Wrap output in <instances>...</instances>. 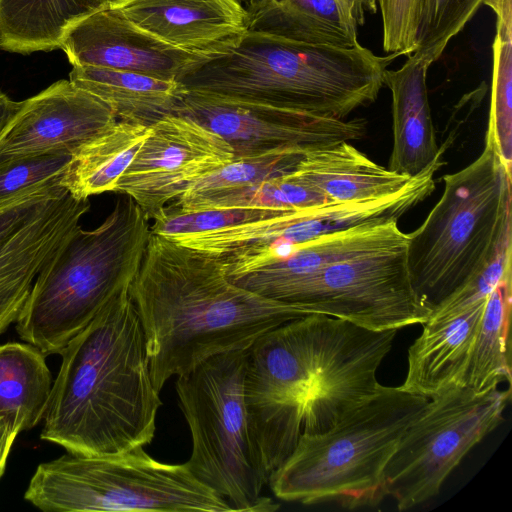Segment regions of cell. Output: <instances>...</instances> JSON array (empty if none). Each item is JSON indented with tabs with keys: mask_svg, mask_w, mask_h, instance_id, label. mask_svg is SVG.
I'll return each mask as SVG.
<instances>
[{
	"mask_svg": "<svg viewBox=\"0 0 512 512\" xmlns=\"http://www.w3.org/2000/svg\"><path fill=\"white\" fill-rule=\"evenodd\" d=\"M69 80L104 101L117 120L151 126L174 114L186 90L175 80L94 66H72Z\"/></svg>",
	"mask_w": 512,
	"mask_h": 512,
	"instance_id": "cell-22",
	"label": "cell"
},
{
	"mask_svg": "<svg viewBox=\"0 0 512 512\" xmlns=\"http://www.w3.org/2000/svg\"><path fill=\"white\" fill-rule=\"evenodd\" d=\"M150 127L114 192L130 196L155 220L194 182L230 163L234 151L221 136L185 116L169 114Z\"/></svg>",
	"mask_w": 512,
	"mask_h": 512,
	"instance_id": "cell-14",
	"label": "cell"
},
{
	"mask_svg": "<svg viewBox=\"0 0 512 512\" xmlns=\"http://www.w3.org/2000/svg\"><path fill=\"white\" fill-rule=\"evenodd\" d=\"M103 0H0V48L29 54L60 48L67 29Z\"/></svg>",
	"mask_w": 512,
	"mask_h": 512,
	"instance_id": "cell-25",
	"label": "cell"
},
{
	"mask_svg": "<svg viewBox=\"0 0 512 512\" xmlns=\"http://www.w3.org/2000/svg\"><path fill=\"white\" fill-rule=\"evenodd\" d=\"M512 227L502 237L485 267L466 285L437 307L426 322H435L457 316L485 300L497 284L512 270Z\"/></svg>",
	"mask_w": 512,
	"mask_h": 512,
	"instance_id": "cell-33",
	"label": "cell"
},
{
	"mask_svg": "<svg viewBox=\"0 0 512 512\" xmlns=\"http://www.w3.org/2000/svg\"><path fill=\"white\" fill-rule=\"evenodd\" d=\"M174 114L188 117L221 136L234 158L274 149L306 150L357 140L366 120L335 119L221 95L186 90Z\"/></svg>",
	"mask_w": 512,
	"mask_h": 512,
	"instance_id": "cell-13",
	"label": "cell"
},
{
	"mask_svg": "<svg viewBox=\"0 0 512 512\" xmlns=\"http://www.w3.org/2000/svg\"><path fill=\"white\" fill-rule=\"evenodd\" d=\"M510 398V386L481 393L462 386L429 399L384 467V496L392 497L398 510L436 496L467 453L504 421Z\"/></svg>",
	"mask_w": 512,
	"mask_h": 512,
	"instance_id": "cell-10",
	"label": "cell"
},
{
	"mask_svg": "<svg viewBox=\"0 0 512 512\" xmlns=\"http://www.w3.org/2000/svg\"><path fill=\"white\" fill-rule=\"evenodd\" d=\"M484 0H425L417 46L412 55L430 66L473 18Z\"/></svg>",
	"mask_w": 512,
	"mask_h": 512,
	"instance_id": "cell-32",
	"label": "cell"
},
{
	"mask_svg": "<svg viewBox=\"0 0 512 512\" xmlns=\"http://www.w3.org/2000/svg\"><path fill=\"white\" fill-rule=\"evenodd\" d=\"M512 270L488 295L474 338L465 385L481 393L512 381Z\"/></svg>",
	"mask_w": 512,
	"mask_h": 512,
	"instance_id": "cell-27",
	"label": "cell"
},
{
	"mask_svg": "<svg viewBox=\"0 0 512 512\" xmlns=\"http://www.w3.org/2000/svg\"><path fill=\"white\" fill-rule=\"evenodd\" d=\"M103 1H104V2H106V3H109V2H111L112 0H103Z\"/></svg>",
	"mask_w": 512,
	"mask_h": 512,
	"instance_id": "cell-40",
	"label": "cell"
},
{
	"mask_svg": "<svg viewBox=\"0 0 512 512\" xmlns=\"http://www.w3.org/2000/svg\"><path fill=\"white\" fill-rule=\"evenodd\" d=\"M273 300L376 331L422 325L431 314L412 288L406 247L332 263L285 287Z\"/></svg>",
	"mask_w": 512,
	"mask_h": 512,
	"instance_id": "cell-11",
	"label": "cell"
},
{
	"mask_svg": "<svg viewBox=\"0 0 512 512\" xmlns=\"http://www.w3.org/2000/svg\"><path fill=\"white\" fill-rule=\"evenodd\" d=\"M150 133V126L118 120L72 155L60 185L77 199L114 192Z\"/></svg>",
	"mask_w": 512,
	"mask_h": 512,
	"instance_id": "cell-24",
	"label": "cell"
},
{
	"mask_svg": "<svg viewBox=\"0 0 512 512\" xmlns=\"http://www.w3.org/2000/svg\"><path fill=\"white\" fill-rule=\"evenodd\" d=\"M350 13L358 26L365 23L367 14H375L378 10L377 0H338Z\"/></svg>",
	"mask_w": 512,
	"mask_h": 512,
	"instance_id": "cell-37",
	"label": "cell"
},
{
	"mask_svg": "<svg viewBox=\"0 0 512 512\" xmlns=\"http://www.w3.org/2000/svg\"><path fill=\"white\" fill-rule=\"evenodd\" d=\"M399 56L247 30L224 50L197 59L177 81L185 90L345 119L376 101Z\"/></svg>",
	"mask_w": 512,
	"mask_h": 512,
	"instance_id": "cell-4",
	"label": "cell"
},
{
	"mask_svg": "<svg viewBox=\"0 0 512 512\" xmlns=\"http://www.w3.org/2000/svg\"><path fill=\"white\" fill-rule=\"evenodd\" d=\"M243 6L250 11L253 9L261 0H239Z\"/></svg>",
	"mask_w": 512,
	"mask_h": 512,
	"instance_id": "cell-39",
	"label": "cell"
},
{
	"mask_svg": "<svg viewBox=\"0 0 512 512\" xmlns=\"http://www.w3.org/2000/svg\"><path fill=\"white\" fill-rule=\"evenodd\" d=\"M406 244L407 234L400 230L397 221L357 226L305 243L288 257L231 280L273 300L285 287L327 265L366 253L405 248Z\"/></svg>",
	"mask_w": 512,
	"mask_h": 512,
	"instance_id": "cell-18",
	"label": "cell"
},
{
	"mask_svg": "<svg viewBox=\"0 0 512 512\" xmlns=\"http://www.w3.org/2000/svg\"><path fill=\"white\" fill-rule=\"evenodd\" d=\"M88 199L60 184L0 202V335L16 322L39 272L80 226Z\"/></svg>",
	"mask_w": 512,
	"mask_h": 512,
	"instance_id": "cell-12",
	"label": "cell"
},
{
	"mask_svg": "<svg viewBox=\"0 0 512 512\" xmlns=\"http://www.w3.org/2000/svg\"><path fill=\"white\" fill-rule=\"evenodd\" d=\"M24 499L46 512H232L186 464L152 458L143 447L109 456L65 454L40 463Z\"/></svg>",
	"mask_w": 512,
	"mask_h": 512,
	"instance_id": "cell-9",
	"label": "cell"
},
{
	"mask_svg": "<svg viewBox=\"0 0 512 512\" xmlns=\"http://www.w3.org/2000/svg\"><path fill=\"white\" fill-rule=\"evenodd\" d=\"M330 201L324 194L297 178L293 172L225 193L201 204L196 210L215 208H260L299 210Z\"/></svg>",
	"mask_w": 512,
	"mask_h": 512,
	"instance_id": "cell-30",
	"label": "cell"
},
{
	"mask_svg": "<svg viewBox=\"0 0 512 512\" xmlns=\"http://www.w3.org/2000/svg\"><path fill=\"white\" fill-rule=\"evenodd\" d=\"M135 26L175 49L206 56L232 45L248 30L239 0H113Z\"/></svg>",
	"mask_w": 512,
	"mask_h": 512,
	"instance_id": "cell-17",
	"label": "cell"
},
{
	"mask_svg": "<svg viewBox=\"0 0 512 512\" xmlns=\"http://www.w3.org/2000/svg\"><path fill=\"white\" fill-rule=\"evenodd\" d=\"M308 150L297 147L274 149L233 160L194 182L175 207L194 211L201 204L225 193L274 177L292 173Z\"/></svg>",
	"mask_w": 512,
	"mask_h": 512,
	"instance_id": "cell-28",
	"label": "cell"
},
{
	"mask_svg": "<svg viewBox=\"0 0 512 512\" xmlns=\"http://www.w3.org/2000/svg\"><path fill=\"white\" fill-rule=\"evenodd\" d=\"M382 46L387 53L411 55L417 46L425 0H377Z\"/></svg>",
	"mask_w": 512,
	"mask_h": 512,
	"instance_id": "cell-35",
	"label": "cell"
},
{
	"mask_svg": "<svg viewBox=\"0 0 512 512\" xmlns=\"http://www.w3.org/2000/svg\"><path fill=\"white\" fill-rule=\"evenodd\" d=\"M429 399L400 386L379 385L334 426L302 434L269 477L275 496L303 504L333 501L353 509L377 505L382 475L400 436Z\"/></svg>",
	"mask_w": 512,
	"mask_h": 512,
	"instance_id": "cell-7",
	"label": "cell"
},
{
	"mask_svg": "<svg viewBox=\"0 0 512 512\" xmlns=\"http://www.w3.org/2000/svg\"><path fill=\"white\" fill-rule=\"evenodd\" d=\"M21 102L10 99L0 91V137L21 107Z\"/></svg>",
	"mask_w": 512,
	"mask_h": 512,
	"instance_id": "cell-38",
	"label": "cell"
},
{
	"mask_svg": "<svg viewBox=\"0 0 512 512\" xmlns=\"http://www.w3.org/2000/svg\"><path fill=\"white\" fill-rule=\"evenodd\" d=\"M71 154H48L18 159L0 166V202L48 185L60 184Z\"/></svg>",
	"mask_w": 512,
	"mask_h": 512,
	"instance_id": "cell-34",
	"label": "cell"
},
{
	"mask_svg": "<svg viewBox=\"0 0 512 512\" xmlns=\"http://www.w3.org/2000/svg\"><path fill=\"white\" fill-rule=\"evenodd\" d=\"M443 181L440 200L406 244L412 288L431 313L485 267L512 227L511 171L489 127L482 153Z\"/></svg>",
	"mask_w": 512,
	"mask_h": 512,
	"instance_id": "cell-6",
	"label": "cell"
},
{
	"mask_svg": "<svg viewBox=\"0 0 512 512\" xmlns=\"http://www.w3.org/2000/svg\"><path fill=\"white\" fill-rule=\"evenodd\" d=\"M62 49L72 66H94L175 80L203 57L153 38L106 4L65 32Z\"/></svg>",
	"mask_w": 512,
	"mask_h": 512,
	"instance_id": "cell-16",
	"label": "cell"
},
{
	"mask_svg": "<svg viewBox=\"0 0 512 512\" xmlns=\"http://www.w3.org/2000/svg\"><path fill=\"white\" fill-rule=\"evenodd\" d=\"M129 287L60 353L40 437L68 453L117 455L154 437L162 401Z\"/></svg>",
	"mask_w": 512,
	"mask_h": 512,
	"instance_id": "cell-3",
	"label": "cell"
},
{
	"mask_svg": "<svg viewBox=\"0 0 512 512\" xmlns=\"http://www.w3.org/2000/svg\"><path fill=\"white\" fill-rule=\"evenodd\" d=\"M495 15L488 126L499 155L512 169V0H484Z\"/></svg>",
	"mask_w": 512,
	"mask_h": 512,
	"instance_id": "cell-29",
	"label": "cell"
},
{
	"mask_svg": "<svg viewBox=\"0 0 512 512\" xmlns=\"http://www.w3.org/2000/svg\"><path fill=\"white\" fill-rule=\"evenodd\" d=\"M293 174L332 202L380 198L413 178L375 163L348 141L308 150Z\"/></svg>",
	"mask_w": 512,
	"mask_h": 512,
	"instance_id": "cell-21",
	"label": "cell"
},
{
	"mask_svg": "<svg viewBox=\"0 0 512 512\" xmlns=\"http://www.w3.org/2000/svg\"><path fill=\"white\" fill-rule=\"evenodd\" d=\"M149 220L126 195L97 228L79 226L37 275L15 322L19 337L45 356L60 354L133 282L151 237Z\"/></svg>",
	"mask_w": 512,
	"mask_h": 512,
	"instance_id": "cell-5",
	"label": "cell"
},
{
	"mask_svg": "<svg viewBox=\"0 0 512 512\" xmlns=\"http://www.w3.org/2000/svg\"><path fill=\"white\" fill-rule=\"evenodd\" d=\"M45 357L29 343L0 345V416L19 433L44 419L53 386Z\"/></svg>",
	"mask_w": 512,
	"mask_h": 512,
	"instance_id": "cell-26",
	"label": "cell"
},
{
	"mask_svg": "<svg viewBox=\"0 0 512 512\" xmlns=\"http://www.w3.org/2000/svg\"><path fill=\"white\" fill-rule=\"evenodd\" d=\"M113 1V0H112Z\"/></svg>",
	"mask_w": 512,
	"mask_h": 512,
	"instance_id": "cell-41",
	"label": "cell"
},
{
	"mask_svg": "<svg viewBox=\"0 0 512 512\" xmlns=\"http://www.w3.org/2000/svg\"><path fill=\"white\" fill-rule=\"evenodd\" d=\"M404 64L387 69L384 85L392 96L393 147L388 169L415 177L439 154L427 93L430 65L415 55Z\"/></svg>",
	"mask_w": 512,
	"mask_h": 512,
	"instance_id": "cell-20",
	"label": "cell"
},
{
	"mask_svg": "<svg viewBox=\"0 0 512 512\" xmlns=\"http://www.w3.org/2000/svg\"><path fill=\"white\" fill-rule=\"evenodd\" d=\"M248 30L342 48L358 46V25L338 0H261Z\"/></svg>",
	"mask_w": 512,
	"mask_h": 512,
	"instance_id": "cell-23",
	"label": "cell"
},
{
	"mask_svg": "<svg viewBox=\"0 0 512 512\" xmlns=\"http://www.w3.org/2000/svg\"><path fill=\"white\" fill-rule=\"evenodd\" d=\"M396 332L313 313L271 329L251 345L245 403L267 480L302 434L327 431L377 390L376 372Z\"/></svg>",
	"mask_w": 512,
	"mask_h": 512,
	"instance_id": "cell-1",
	"label": "cell"
},
{
	"mask_svg": "<svg viewBox=\"0 0 512 512\" xmlns=\"http://www.w3.org/2000/svg\"><path fill=\"white\" fill-rule=\"evenodd\" d=\"M248 349L222 353L178 376L175 389L188 424L192 475L237 512L275 511L261 492L268 480L253 445L244 383Z\"/></svg>",
	"mask_w": 512,
	"mask_h": 512,
	"instance_id": "cell-8",
	"label": "cell"
},
{
	"mask_svg": "<svg viewBox=\"0 0 512 512\" xmlns=\"http://www.w3.org/2000/svg\"><path fill=\"white\" fill-rule=\"evenodd\" d=\"M100 98L70 80H60L21 107L0 137V166L34 156L67 153L117 122Z\"/></svg>",
	"mask_w": 512,
	"mask_h": 512,
	"instance_id": "cell-15",
	"label": "cell"
},
{
	"mask_svg": "<svg viewBox=\"0 0 512 512\" xmlns=\"http://www.w3.org/2000/svg\"><path fill=\"white\" fill-rule=\"evenodd\" d=\"M19 432L3 416H0V478L4 474L8 456Z\"/></svg>",
	"mask_w": 512,
	"mask_h": 512,
	"instance_id": "cell-36",
	"label": "cell"
},
{
	"mask_svg": "<svg viewBox=\"0 0 512 512\" xmlns=\"http://www.w3.org/2000/svg\"><path fill=\"white\" fill-rule=\"evenodd\" d=\"M486 299L452 318L422 324V332L408 349L402 389L432 399L452 388L466 386V372Z\"/></svg>",
	"mask_w": 512,
	"mask_h": 512,
	"instance_id": "cell-19",
	"label": "cell"
},
{
	"mask_svg": "<svg viewBox=\"0 0 512 512\" xmlns=\"http://www.w3.org/2000/svg\"><path fill=\"white\" fill-rule=\"evenodd\" d=\"M129 293L159 391L171 377L310 314L237 285L215 257L152 233Z\"/></svg>",
	"mask_w": 512,
	"mask_h": 512,
	"instance_id": "cell-2",
	"label": "cell"
},
{
	"mask_svg": "<svg viewBox=\"0 0 512 512\" xmlns=\"http://www.w3.org/2000/svg\"><path fill=\"white\" fill-rule=\"evenodd\" d=\"M284 212L286 211L260 208L184 211L174 205L166 206L154 220L151 233L176 242L204 232L270 218Z\"/></svg>",
	"mask_w": 512,
	"mask_h": 512,
	"instance_id": "cell-31",
	"label": "cell"
}]
</instances>
